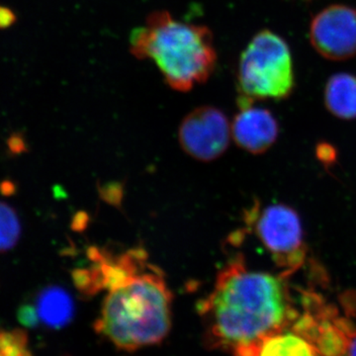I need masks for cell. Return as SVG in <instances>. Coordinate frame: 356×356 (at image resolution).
<instances>
[{
	"label": "cell",
	"mask_w": 356,
	"mask_h": 356,
	"mask_svg": "<svg viewBox=\"0 0 356 356\" xmlns=\"http://www.w3.org/2000/svg\"><path fill=\"white\" fill-rule=\"evenodd\" d=\"M88 257L90 266L74 271V280L83 294L107 291L96 332L125 350L163 341L172 327V293L146 250L138 247L115 254L91 248Z\"/></svg>",
	"instance_id": "cell-1"
},
{
	"label": "cell",
	"mask_w": 356,
	"mask_h": 356,
	"mask_svg": "<svg viewBox=\"0 0 356 356\" xmlns=\"http://www.w3.org/2000/svg\"><path fill=\"white\" fill-rule=\"evenodd\" d=\"M286 278L250 270L242 257L231 259L198 305L208 343L235 353L283 331L296 313Z\"/></svg>",
	"instance_id": "cell-2"
},
{
	"label": "cell",
	"mask_w": 356,
	"mask_h": 356,
	"mask_svg": "<svg viewBox=\"0 0 356 356\" xmlns=\"http://www.w3.org/2000/svg\"><path fill=\"white\" fill-rule=\"evenodd\" d=\"M130 51L139 60H153L166 84L180 92L205 83L217 65L209 28L175 19L166 10L149 14L145 25L131 33Z\"/></svg>",
	"instance_id": "cell-3"
},
{
	"label": "cell",
	"mask_w": 356,
	"mask_h": 356,
	"mask_svg": "<svg viewBox=\"0 0 356 356\" xmlns=\"http://www.w3.org/2000/svg\"><path fill=\"white\" fill-rule=\"evenodd\" d=\"M295 86L292 56L286 42L275 33H257L241 56L238 69V105L254 100L285 99Z\"/></svg>",
	"instance_id": "cell-4"
},
{
	"label": "cell",
	"mask_w": 356,
	"mask_h": 356,
	"mask_svg": "<svg viewBox=\"0 0 356 356\" xmlns=\"http://www.w3.org/2000/svg\"><path fill=\"white\" fill-rule=\"evenodd\" d=\"M248 222L268 250L276 266L288 276L301 267L306 259L303 229L298 214L288 206L269 205L252 208Z\"/></svg>",
	"instance_id": "cell-5"
},
{
	"label": "cell",
	"mask_w": 356,
	"mask_h": 356,
	"mask_svg": "<svg viewBox=\"0 0 356 356\" xmlns=\"http://www.w3.org/2000/svg\"><path fill=\"white\" fill-rule=\"evenodd\" d=\"M231 136L226 115L208 105L189 112L178 130V140L185 153L205 163L219 159L227 151Z\"/></svg>",
	"instance_id": "cell-6"
},
{
	"label": "cell",
	"mask_w": 356,
	"mask_h": 356,
	"mask_svg": "<svg viewBox=\"0 0 356 356\" xmlns=\"http://www.w3.org/2000/svg\"><path fill=\"white\" fill-rule=\"evenodd\" d=\"M312 46L321 56L344 60L356 56V9L334 4L318 13L310 25Z\"/></svg>",
	"instance_id": "cell-7"
},
{
	"label": "cell",
	"mask_w": 356,
	"mask_h": 356,
	"mask_svg": "<svg viewBox=\"0 0 356 356\" xmlns=\"http://www.w3.org/2000/svg\"><path fill=\"white\" fill-rule=\"evenodd\" d=\"M278 123L269 110L259 107L241 109L231 125L232 137L248 153H264L277 139Z\"/></svg>",
	"instance_id": "cell-8"
},
{
	"label": "cell",
	"mask_w": 356,
	"mask_h": 356,
	"mask_svg": "<svg viewBox=\"0 0 356 356\" xmlns=\"http://www.w3.org/2000/svg\"><path fill=\"white\" fill-rule=\"evenodd\" d=\"M236 356H318L317 348L300 332H278L238 350Z\"/></svg>",
	"instance_id": "cell-9"
},
{
	"label": "cell",
	"mask_w": 356,
	"mask_h": 356,
	"mask_svg": "<svg viewBox=\"0 0 356 356\" xmlns=\"http://www.w3.org/2000/svg\"><path fill=\"white\" fill-rule=\"evenodd\" d=\"M325 103L337 118L355 119L356 76L346 72L332 76L325 84Z\"/></svg>",
	"instance_id": "cell-10"
},
{
	"label": "cell",
	"mask_w": 356,
	"mask_h": 356,
	"mask_svg": "<svg viewBox=\"0 0 356 356\" xmlns=\"http://www.w3.org/2000/svg\"><path fill=\"white\" fill-rule=\"evenodd\" d=\"M36 309L40 321L51 329L69 324L74 315V303L69 293L58 286H49L39 293Z\"/></svg>",
	"instance_id": "cell-11"
},
{
	"label": "cell",
	"mask_w": 356,
	"mask_h": 356,
	"mask_svg": "<svg viewBox=\"0 0 356 356\" xmlns=\"http://www.w3.org/2000/svg\"><path fill=\"white\" fill-rule=\"evenodd\" d=\"M20 234V222L15 210L8 204L0 202V254L14 248Z\"/></svg>",
	"instance_id": "cell-12"
},
{
	"label": "cell",
	"mask_w": 356,
	"mask_h": 356,
	"mask_svg": "<svg viewBox=\"0 0 356 356\" xmlns=\"http://www.w3.org/2000/svg\"><path fill=\"white\" fill-rule=\"evenodd\" d=\"M17 318L21 325L29 329H34L39 325L40 318L36 307L24 304L17 311Z\"/></svg>",
	"instance_id": "cell-13"
},
{
	"label": "cell",
	"mask_w": 356,
	"mask_h": 356,
	"mask_svg": "<svg viewBox=\"0 0 356 356\" xmlns=\"http://www.w3.org/2000/svg\"><path fill=\"white\" fill-rule=\"evenodd\" d=\"M17 16L9 7L0 6V29H7L15 24Z\"/></svg>",
	"instance_id": "cell-14"
},
{
	"label": "cell",
	"mask_w": 356,
	"mask_h": 356,
	"mask_svg": "<svg viewBox=\"0 0 356 356\" xmlns=\"http://www.w3.org/2000/svg\"><path fill=\"white\" fill-rule=\"evenodd\" d=\"M9 149L14 154L22 153L25 151V143L22 136L19 134H14L8 140Z\"/></svg>",
	"instance_id": "cell-15"
},
{
	"label": "cell",
	"mask_w": 356,
	"mask_h": 356,
	"mask_svg": "<svg viewBox=\"0 0 356 356\" xmlns=\"http://www.w3.org/2000/svg\"><path fill=\"white\" fill-rule=\"evenodd\" d=\"M341 356H356V331L351 332L348 329L346 350Z\"/></svg>",
	"instance_id": "cell-16"
},
{
	"label": "cell",
	"mask_w": 356,
	"mask_h": 356,
	"mask_svg": "<svg viewBox=\"0 0 356 356\" xmlns=\"http://www.w3.org/2000/svg\"><path fill=\"white\" fill-rule=\"evenodd\" d=\"M14 191H15V186L11 182L6 181L1 184V192L6 195H10Z\"/></svg>",
	"instance_id": "cell-17"
},
{
	"label": "cell",
	"mask_w": 356,
	"mask_h": 356,
	"mask_svg": "<svg viewBox=\"0 0 356 356\" xmlns=\"http://www.w3.org/2000/svg\"><path fill=\"white\" fill-rule=\"evenodd\" d=\"M0 356H4V355H3V353H0Z\"/></svg>",
	"instance_id": "cell-18"
}]
</instances>
